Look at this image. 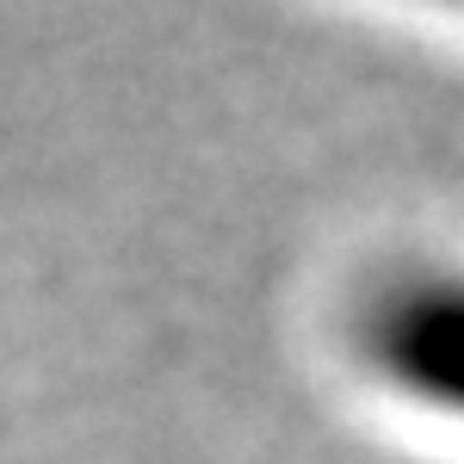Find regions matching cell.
Instances as JSON below:
<instances>
[{"instance_id":"6da1fadb","label":"cell","mask_w":464,"mask_h":464,"mask_svg":"<svg viewBox=\"0 0 464 464\" xmlns=\"http://www.w3.org/2000/svg\"><path fill=\"white\" fill-rule=\"evenodd\" d=\"M359 353L409 402L464 421V266H409L372 291Z\"/></svg>"},{"instance_id":"7a4b0ae2","label":"cell","mask_w":464,"mask_h":464,"mask_svg":"<svg viewBox=\"0 0 464 464\" xmlns=\"http://www.w3.org/2000/svg\"><path fill=\"white\" fill-rule=\"evenodd\" d=\"M452 6H464V0H452Z\"/></svg>"}]
</instances>
